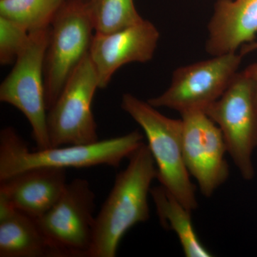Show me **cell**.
I'll return each mask as SVG.
<instances>
[{"label":"cell","mask_w":257,"mask_h":257,"mask_svg":"<svg viewBox=\"0 0 257 257\" xmlns=\"http://www.w3.org/2000/svg\"><path fill=\"white\" fill-rule=\"evenodd\" d=\"M128 165L115 179L109 196L95 218L89 257L116 256L128 229L150 218L148 197L157 179L155 160L145 143L128 157Z\"/></svg>","instance_id":"obj_1"},{"label":"cell","mask_w":257,"mask_h":257,"mask_svg":"<svg viewBox=\"0 0 257 257\" xmlns=\"http://www.w3.org/2000/svg\"><path fill=\"white\" fill-rule=\"evenodd\" d=\"M138 130L118 138L84 145L50 147L30 150L15 128L0 133V182L37 167L82 169L95 166L119 167L144 143Z\"/></svg>","instance_id":"obj_2"},{"label":"cell","mask_w":257,"mask_h":257,"mask_svg":"<svg viewBox=\"0 0 257 257\" xmlns=\"http://www.w3.org/2000/svg\"><path fill=\"white\" fill-rule=\"evenodd\" d=\"M121 106L145 132L161 185L187 209H197L195 187L191 182L182 151V119L167 117L148 101L130 93L123 94Z\"/></svg>","instance_id":"obj_3"},{"label":"cell","mask_w":257,"mask_h":257,"mask_svg":"<svg viewBox=\"0 0 257 257\" xmlns=\"http://www.w3.org/2000/svg\"><path fill=\"white\" fill-rule=\"evenodd\" d=\"M93 32L87 2L66 0L50 27L44 69L47 111L55 104L74 69L89 53Z\"/></svg>","instance_id":"obj_4"},{"label":"cell","mask_w":257,"mask_h":257,"mask_svg":"<svg viewBox=\"0 0 257 257\" xmlns=\"http://www.w3.org/2000/svg\"><path fill=\"white\" fill-rule=\"evenodd\" d=\"M95 194L86 179L67 184L50 210L36 219L53 257H89L94 236Z\"/></svg>","instance_id":"obj_5"},{"label":"cell","mask_w":257,"mask_h":257,"mask_svg":"<svg viewBox=\"0 0 257 257\" xmlns=\"http://www.w3.org/2000/svg\"><path fill=\"white\" fill-rule=\"evenodd\" d=\"M49 38L50 28L31 32L28 46L0 85V101L25 115L37 150L50 148L44 74Z\"/></svg>","instance_id":"obj_6"},{"label":"cell","mask_w":257,"mask_h":257,"mask_svg":"<svg viewBox=\"0 0 257 257\" xmlns=\"http://www.w3.org/2000/svg\"><path fill=\"white\" fill-rule=\"evenodd\" d=\"M204 112L220 128L227 148L244 180H252V155L257 148L256 89L244 71L238 72L224 94Z\"/></svg>","instance_id":"obj_7"},{"label":"cell","mask_w":257,"mask_h":257,"mask_svg":"<svg viewBox=\"0 0 257 257\" xmlns=\"http://www.w3.org/2000/svg\"><path fill=\"white\" fill-rule=\"evenodd\" d=\"M98 88L97 74L88 53L48 110L50 147L89 145L99 141L92 110L93 98Z\"/></svg>","instance_id":"obj_8"},{"label":"cell","mask_w":257,"mask_h":257,"mask_svg":"<svg viewBox=\"0 0 257 257\" xmlns=\"http://www.w3.org/2000/svg\"><path fill=\"white\" fill-rule=\"evenodd\" d=\"M212 57L175 69L168 89L147 101L155 107L169 108L180 114L205 111L239 72L243 56L237 52Z\"/></svg>","instance_id":"obj_9"},{"label":"cell","mask_w":257,"mask_h":257,"mask_svg":"<svg viewBox=\"0 0 257 257\" xmlns=\"http://www.w3.org/2000/svg\"><path fill=\"white\" fill-rule=\"evenodd\" d=\"M182 151L189 175L197 181L203 195L210 197L227 180V152L220 128L204 111L181 114Z\"/></svg>","instance_id":"obj_10"},{"label":"cell","mask_w":257,"mask_h":257,"mask_svg":"<svg viewBox=\"0 0 257 257\" xmlns=\"http://www.w3.org/2000/svg\"><path fill=\"white\" fill-rule=\"evenodd\" d=\"M160 37L156 27L147 20L112 33H94L89 54L99 89L107 87L115 72L125 64L152 60Z\"/></svg>","instance_id":"obj_11"},{"label":"cell","mask_w":257,"mask_h":257,"mask_svg":"<svg viewBox=\"0 0 257 257\" xmlns=\"http://www.w3.org/2000/svg\"><path fill=\"white\" fill-rule=\"evenodd\" d=\"M67 184L65 169L37 167L0 182V196L17 210L37 219L55 205Z\"/></svg>","instance_id":"obj_12"},{"label":"cell","mask_w":257,"mask_h":257,"mask_svg":"<svg viewBox=\"0 0 257 257\" xmlns=\"http://www.w3.org/2000/svg\"><path fill=\"white\" fill-rule=\"evenodd\" d=\"M257 0H217L208 24L206 50L211 56L237 52L254 41Z\"/></svg>","instance_id":"obj_13"},{"label":"cell","mask_w":257,"mask_h":257,"mask_svg":"<svg viewBox=\"0 0 257 257\" xmlns=\"http://www.w3.org/2000/svg\"><path fill=\"white\" fill-rule=\"evenodd\" d=\"M0 257H53L36 219L0 199Z\"/></svg>","instance_id":"obj_14"},{"label":"cell","mask_w":257,"mask_h":257,"mask_svg":"<svg viewBox=\"0 0 257 257\" xmlns=\"http://www.w3.org/2000/svg\"><path fill=\"white\" fill-rule=\"evenodd\" d=\"M150 194L155 202L161 224L175 231L186 256H213L194 229L192 211L181 204L163 186L151 189Z\"/></svg>","instance_id":"obj_15"},{"label":"cell","mask_w":257,"mask_h":257,"mask_svg":"<svg viewBox=\"0 0 257 257\" xmlns=\"http://www.w3.org/2000/svg\"><path fill=\"white\" fill-rule=\"evenodd\" d=\"M87 5L95 33H112L145 20L139 14L134 0H89Z\"/></svg>","instance_id":"obj_16"},{"label":"cell","mask_w":257,"mask_h":257,"mask_svg":"<svg viewBox=\"0 0 257 257\" xmlns=\"http://www.w3.org/2000/svg\"><path fill=\"white\" fill-rule=\"evenodd\" d=\"M66 0H0V16L30 32L49 28Z\"/></svg>","instance_id":"obj_17"},{"label":"cell","mask_w":257,"mask_h":257,"mask_svg":"<svg viewBox=\"0 0 257 257\" xmlns=\"http://www.w3.org/2000/svg\"><path fill=\"white\" fill-rule=\"evenodd\" d=\"M31 32L16 22L0 16V64L15 63L30 43Z\"/></svg>","instance_id":"obj_18"},{"label":"cell","mask_w":257,"mask_h":257,"mask_svg":"<svg viewBox=\"0 0 257 257\" xmlns=\"http://www.w3.org/2000/svg\"><path fill=\"white\" fill-rule=\"evenodd\" d=\"M243 71H244L246 75L252 80L253 84H254L257 99V63L252 64H251V65L248 66Z\"/></svg>","instance_id":"obj_19"},{"label":"cell","mask_w":257,"mask_h":257,"mask_svg":"<svg viewBox=\"0 0 257 257\" xmlns=\"http://www.w3.org/2000/svg\"><path fill=\"white\" fill-rule=\"evenodd\" d=\"M257 50V41H253L251 43L246 44V45H243L240 49L239 53L241 55L245 56L248 55V54L251 53L252 52Z\"/></svg>","instance_id":"obj_20"},{"label":"cell","mask_w":257,"mask_h":257,"mask_svg":"<svg viewBox=\"0 0 257 257\" xmlns=\"http://www.w3.org/2000/svg\"><path fill=\"white\" fill-rule=\"evenodd\" d=\"M83 1H86V2H87V1H89V0H83Z\"/></svg>","instance_id":"obj_21"}]
</instances>
